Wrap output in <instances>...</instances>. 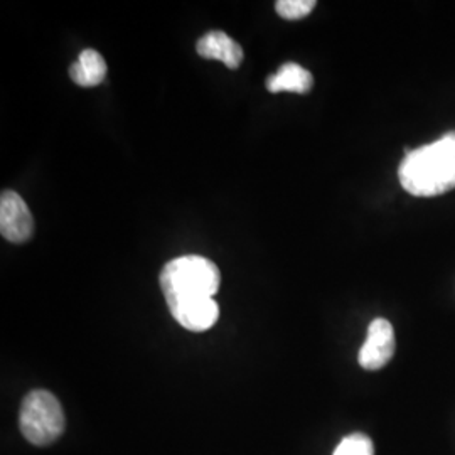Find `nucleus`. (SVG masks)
Segmentation results:
<instances>
[{
  "label": "nucleus",
  "mask_w": 455,
  "mask_h": 455,
  "mask_svg": "<svg viewBox=\"0 0 455 455\" xmlns=\"http://www.w3.org/2000/svg\"><path fill=\"white\" fill-rule=\"evenodd\" d=\"M403 189L419 197L440 196L455 188V132L430 146L407 152L398 167Z\"/></svg>",
  "instance_id": "obj_1"
},
{
  "label": "nucleus",
  "mask_w": 455,
  "mask_h": 455,
  "mask_svg": "<svg viewBox=\"0 0 455 455\" xmlns=\"http://www.w3.org/2000/svg\"><path fill=\"white\" fill-rule=\"evenodd\" d=\"M334 455H374L373 442L364 434H353L341 440Z\"/></svg>",
  "instance_id": "obj_9"
},
{
  "label": "nucleus",
  "mask_w": 455,
  "mask_h": 455,
  "mask_svg": "<svg viewBox=\"0 0 455 455\" xmlns=\"http://www.w3.org/2000/svg\"><path fill=\"white\" fill-rule=\"evenodd\" d=\"M71 80L83 88H93L101 84L107 76V63L95 49H84L69 68Z\"/></svg>",
  "instance_id": "obj_8"
},
{
  "label": "nucleus",
  "mask_w": 455,
  "mask_h": 455,
  "mask_svg": "<svg viewBox=\"0 0 455 455\" xmlns=\"http://www.w3.org/2000/svg\"><path fill=\"white\" fill-rule=\"evenodd\" d=\"M0 233L11 243H24L33 236V214L14 191H4L0 197Z\"/></svg>",
  "instance_id": "obj_4"
},
{
  "label": "nucleus",
  "mask_w": 455,
  "mask_h": 455,
  "mask_svg": "<svg viewBox=\"0 0 455 455\" xmlns=\"http://www.w3.org/2000/svg\"><path fill=\"white\" fill-rule=\"evenodd\" d=\"M197 54L206 60H218L229 69H236L243 61V49L233 41L228 34L221 31H212L204 34L197 41Z\"/></svg>",
  "instance_id": "obj_6"
},
{
  "label": "nucleus",
  "mask_w": 455,
  "mask_h": 455,
  "mask_svg": "<svg viewBox=\"0 0 455 455\" xmlns=\"http://www.w3.org/2000/svg\"><path fill=\"white\" fill-rule=\"evenodd\" d=\"M312 84H314V78L310 71L297 63H285L280 66L275 75L268 76L267 90L270 93L291 92V93L306 95L309 93Z\"/></svg>",
  "instance_id": "obj_7"
},
{
  "label": "nucleus",
  "mask_w": 455,
  "mask_h": 455,
  "mask_svg": "<svg viewBox=\"0 0 455 455\" xmlns=\"http://www.w3.org/2000/svg\"><path fill=\"white\" fill-rule=\"evenodd\" d=\"M395 349L396 341L393 325L387 319L378 317L368 327V338L358 355L359 364L368 371L381 370L390 363Z\"/></svg>",
  "instance_id": "obj_5"
},
{
  "label": "nucleus",
  "mask_w": 455,
  "mask_h": 455,
  "mask_svg": "<svg viewBox=\"0 0 455 455\" xmlns=\"http://www.w3.org/2000/svg\"><path fill=\"white\" fill-rule=\"evenodd\" d=\"M19 425L22 435L34 445H51L65 432V413L61 403L49 391H31L22 402Z\"/></svg>",
  "instance_id": "obj_3"
},
{
  "label": "nucleus",
  "mask_w": 455,
  "mask_h": 455,
  "mask_svg": "<svg viewBox=\"0 0 455 455\" xmlns=\"http://www.w3.org/2000/svg\"><path fill=\"white\" fill-rule=\"evenodd\" d=\"M314 0H278L275 4L276 14L287 20H297L309 16L314 11Z\"/></svg>",
  "instance_id": "obj_10"
},
{
  "label": "nucleus",
  "mask_w": 455,
  "mask_h": 455,
  "mask_svg": "<svg viewBox=\"0 0 455 455\" xmlns=\"http://www.w3.org/2000/svg\"><path fill=\"white\" fill-rule=\"evenodd\" d=\"M159 280L167 307L172 314L186 306L212 300L220 289L221 274L212 260L199 255H186L165 263Z\"/></svg>",
  "instance_id": "obj_2"
}]
</instances>
